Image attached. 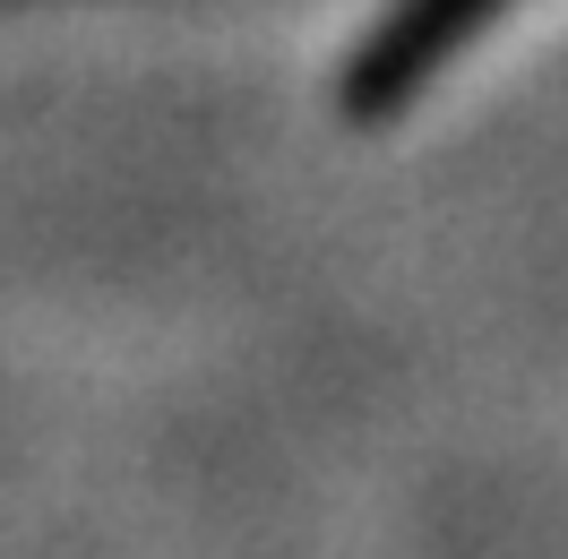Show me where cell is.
<instances>
[{
	"instance_id": "cell-1",
	"label": "cell",
	"mask_w": 568,
	"mask_h": 559,
	"mask_svg": "<svg viewBox=\"0 0 568 559\" xmlns=\"http://www.w3.org/2000/svg\"><path fill=\"white\" fill-rule=\"evenodd\" d=\"M534 9L551 18V0H414V9H396L388 35L362 52V78H354L362 112H388V121L423 112L448 78L491 61Z\"/></svg>"
}]
</instances>
